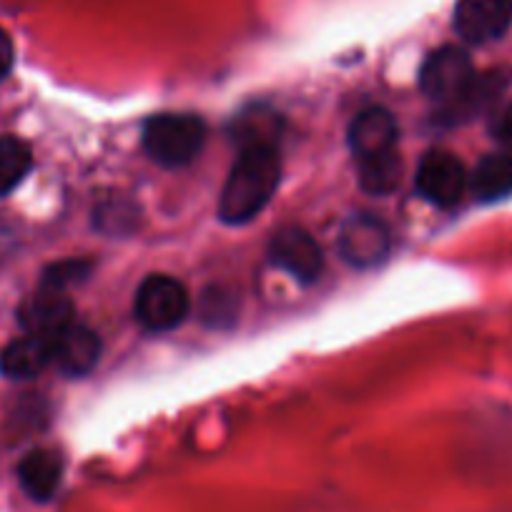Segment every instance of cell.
Instances as JSON below:
<instances>
[{"label":"cell","instance_id":"cell-1","mask_svg":"<svg viewBox=\"0 0 512 512\" xmlns=\"http://www.w3.org/2000/svg\"><path fill=\"white\" fill-rule=\"evenodd\" d=\"M282 164L274 144L241 146L219 199L221 221L231 226L249 224L262 214L277 194Z\"/></svg>","mask_w":512,"mask_h":512},{"label":"cell","instance_id":"cell-2","mask_svg":"<svg viewBox=\"0 0 512 512\" xmlns=\"http://www.w3.org/2000/svg\"><path fill=\"white\" fill-rule=\"evenodd\" d=\"M206 141V126L194 113H161L144 128V149L156 164L179 169L199 156Z\"/></svg>","mask_w":512,"mask_h":512},{"label":"cell","instance_id":"cell-3","mask_svg":"<svg viewBox=\"0 0 512 512\" xmlns=\"http://www.w3.org/2000/svg\"><path fill=\"white\" fill-rule=\"evenodd\" d=\"M191 299L184 284L169 274H151L136 292L134 312L149 332H171L189 317Z\"/></svg>","mask_w":512,"mask_h":512},{"label":"cell","instance_id":"cell-4","mask_svg":"<svg viewBox=\"0 0 512 512\" xmlns=\"http://www.w3.org/2000/svg\"><path fill=\"white\" fill-rule=\"evenodd\" d=\"M477 73L467 51L457 46H442L430 53L420 71V88L427 98L440 103L442 108L452 106L475 83Z\"/></svg>","mask_w":512,"mask_h":512},{"label":"cell","instance_id":"cell-5","mask_svg":"<svg viewBox=\"0 0 512 512\" xmlns=\"http://www.w3.org/2000/svg\"><path fill=\"white\" fill-rule=\"evenodd\" d=\"M467 186H470V176H467L462 161L450 151H430L420 161L417 191L430 204L440 206V209H450V206L460 204Z\"/></svg>","mask_w":512,"mask_h":512},{"label":"cell","instance_id":"cell-6","mask_svg":"<svg viewBox=\"0 0 512 512\" xmlns=\"http://www.w3.org/2000/svg\"><path fill=\"white\" fill-rule=\"evenodd\" d=\"M269 259L297 282L312 284L324 272L322 246L302 226H284L269 244Z\"/></svg>","mask_w":512,"mask_h":512},{"label":"cell","instance_id":"cell-7","mask_svg":"<svg viewBox=\"0 0 512 512\" xmlns=\"http://www.w3.org/2000/svg\"><path fill=\"white\" fill-rule=\"evenodd\" d=\"M390 229L372 214H357L347 219L339 231V254L357 269H372L390 254Z\"/></svg>","mask_w":512,"mask_h":512},{"label":"cell","instance_id":"cell-8","mask_svg":"<svg viewBox=\"0 0 512 512\" xmlns=\"http://www.w3.org/2000/svg\"><path fill=\"white\" fill-rule=\"evenodd\" d=\"M452 23L457 36L472 46L497 41L512 26V0H460Z\"/></svg>","mask_w":512,"mask_h":512},{"label":"cell","instance_id":"cell-9","mask_svg":"<svg viewBox=\"0 0 512 512\" xmlns=\"http://www.w3.org/2000/svg\"><path fill=\"white\" fill-rule=\"evenodd\" d=\"M349 149L357 161H372L397 151V121L384 108H364L349 123Z\"/></svg>","mask_w":512,"mask_h":512},{"label":"cell","instance_id":"cell-10","mask_svg":"<svg viewBox=\"0 0 512 512\" xmlns=\"http://www.w3.org/2000/svg\"><path fill=\"white\" fill-rule=\"evenodd\" d=\"M18 317L28 334L53 339L73 324V304L66 297V289L41 284V289L23 302Z\"/></svg>","mask_w":512,"mask_h":512},{"label":"cell","instance_id":"cell-11","mask_svg":"<svg viewBox=\"0 0 512 512\" xmlns=\"http://www.w3.org/2000/svg\"><path fill=\"white\" fill-rule=\"evenodd\" d=\"M53 364L68 377H83L96 367L101 357V339L81 324H71L51 339Z\"/></svg>","mask_w":512,"mask_h":512},{"label":"cell","instance_id":"cell-12","mask_svg":"<svg viewBox=\"0 0 512 512\" xmlns=\"http://www.w3.org/2000/svg\"><path fill=\"white\" fill-rule=\"evenodd\" d=\"M63 462L53 450H33L18 465V482L36 502H48L61 487Z\"/></svg>","mask_w":512,"mask_h":512},{"label":"cell","instance_id":"cell-13","mask_svg":"<svg viewBox=\"0 0 512 512\" xmlns=\"http://www.w3.org/2000/svg\"><path fill=\"white\" fill-rule=\"evenodd\" d=\"M53 362L51 339L26 334L13 339L0 354V372L8 379H33Z\"/></svg>","mask_w":512,"mask_h":512},{"label":"cell","instance_id":"cell-14","mask_svg":"<svg viewBox=\"0 0 512 512\" xmlns=\"http://www.w3.org/2000/svg\"><path fill=\"white\" fill-rule=\"evenodd\" d=\"M507 81H510V78H507L502 71H490L485 73V76H477L475 83L467 88V93L460 98V101L442 108L440 121L462 123L467 121V118L475 116V113L485 111V108H490L492 103L497 101V96L505 91Z\"/></svg>","mask_w":512,"mask_h":512},{"label":"cell","instance_id":"cell-15","mask_svg":"<svg viewBox=\"0 0 512 512\" xmlns=\"http://www.w3.org/2000/svg\"><path fill=\"white\" fill-rule=\"evenodd\" d=\"M472 194L480 201H497L512 194V154H490L470 176Z\"/></svg>","mask_w":512,"mask_h":512},{"label":"cell","instance_id":"cell-16","mask_svg":"<svg viewBox=\"0 0 512 512\" xmlns=\"http://www.w3.org/2000/svg\"><path fill=\"white\" fill-rule=\"evenodd\" d=\"M33 166L31 149L16 136H0V196L11 194Z\"/></svg>","mask_w":512,"mask_h":512},{"label":"cell","instance_id":"cell-17","mask_svg":"<svg viewBox=\"0 0 512 512\" xmlns=\"http://www.w3.org/2000/svg\"><path fill=\"white\" fill-rule=\"evenodd\" d=\"M400 174L402 161L397 151L390 156H382V159L362 161L359 164V184H362V189L372 191L377 196L395 191V186L400 184Z\"/></svg>","mask_w":512,"mask_h":512},{"label":"cell","instance_id":"cell-18","mask_svg":"<svg viewBox=\"0 0 512 512\" xmlns=\"http://www.w3.org/2000/svg\"><path fill=\"white\" fill-rule=\"evenodd\" d=\"M490 136L507 151L512 154V103L497 108L490 118Z\"/></svg>","mask_w":512,"mask_h":512},{"label":"cell","instance_id":"cell-19","mask_svg":"<svg viewBox=\"0 0 512 512\" xmlns=\"http://www.w3.org/2000/svg\"><path fill=\"white\" fill-rule=\"evenodd\" d=\"M83 274H86V264L63 262V264H56V267L48 269L46 277H43V284H51V287H58V289H66L68 284H73L76 279H81Z\"/></svg>","mask_w":512,"mask_h":512},{"label":"cell","instance_id":"cell-20","mask_svg":"<svg viewBox=\"0 0 512 512\" xmlns=\"http://www.w3.org/2000/svg\"><path fill=\"white\" fill-rule=\"evenodd\" d=\"M13 58H16V53H13L11 36H8V33L0 28V81H3V78L11 73Z\"/></svg>","mask_w":512,"mask_h":512}]
</instances>
